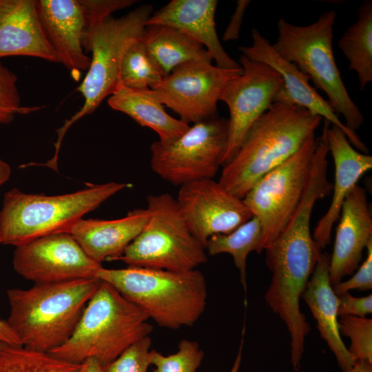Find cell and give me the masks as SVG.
<instances>
[{
	"instance_id": "8",
	"label": "cell",
	"mask_w": 372,
	"mask_h": 372,
	"mask_svg": "<svg viewBox=\"0 0 372 372\" xmlns=\"http://www.w3.org/2000/svg\"><path fill=\"white\" fill-rule=\"evenodd\" d=\"M147 203L145 227L116 260L173 271L193 270L207 262L205 247L189 229L176 198L154 194Z\"/></svg>"
},
{
	"instance_id": "15",
	"label": "cell",
	"mask_w": 372,
	"mask_h": 372,
	"mask_svg": "<svg viewBox=\"0 0 372 372\" xmlns=\"http://www.w3.org/2000/svg\"><path fill=\"white\" fill-rule=\"evenodd\" d=\"M252 43L240 46L241 54L249 59L260 61L276 70L283 79V86L276 95L273 102L286 101L320 116L330 125L340 128L350 143L360 152L368 154V148L356 132L349 130L340 119L327 100L323 99L309 84L310 78L293 63L282 58L272 44L256 28L251 31Z\"/></svg>"
},
{
	"instance_id": "7",
	"label": "cell",
	"mask_w": 372,
	"mask_h": 372,
	"mask_svg": "<svg viewBox=\"0 0 372 372\" xmlns=\"http://www.w3.org/2000/svg\"><path fill=\"white\" fill-rule=\"evenodd\" d=\"M152 12L150 4H144L120 18L110 16L84 31L83 49L92 53L87 74L76 89L84 103L80 110L57 130L55 157L68 128L83 116L94 112L106 97L114 93L119 83L122 59L128 48L143 37L146 21Z\"/></svg>"
},
{
	"instance_id": "16",
	"label": "cell",
	"mask_w": 372,
	"mask_h": 372,
	"mask_svg": "<svg viewBox=\"0 0 372 372\" xmlns=\"http://www.w3.org/2000/svg\"><path fill=\"white\" fill-rule=\"evenodd\" d=\"M36 6L44 34L60 63L79 81L90 64L82 45L85 17L79 1L37 0Z\"/></svg>"
},
{
	"instance_id": "21",
	"label": "cell",
	"mask_w": 372,
	"mask_h": 372,
	"mask_svg": "<svg viewBox=\"0 0 372 372\" xmlns=\"http://www.w3.org/2000/svg\"><path fill=\"white\" fill-rule=\"evenodd\" d=\"M147 209L138 208L121 218L113 220L80 219L69 229L85 253L94 261H114L145 227Z\"/></svg>"
},
{
	"instance_id": "26",
	"label": "cell",
	"mask_w": 372,
	"mask_h": 372,
	"mask_svg": "<svg viewBox=\"0 0 372 372\" xmlns=\"http://www.w3.org/2000/svg\"><path fill=\"white\" fill-rule=\"evenodd\" d=\"M262 226L258 219L253 216L234 231L228 234L211 236L207 241L205 249L208 255L215 256L222 253L232 256L234 264L240 271V282L247 291V258L253 251L260 254Z\"/></svg>"
},
{
	"instance_id": "14",
	"label": "cell",
	"mask_w": 372,
	"mask_h": 372,
	"mask_svg": "<svg viewBox=\"0 0 372 372\" xmlns=\"http://www.w3.org/2000/svg\"><path fill=\"white\" fill-rule=\"evenodd\" d=\"M176 199L189 229L205 247L211 236L230 233L254 216L242 199L213 178L181 185Z\"/></svg>"
},
{
	"instance_id": "17",
	"label": "cell",
	"mask_w": 372,
	"mask_h": 372,
	"mask_svg": "<svg viewBox=\"0 0 372 372\" xmlns=\"http://www.w3.org/2000/svg\"><path fill=\"white\" fill-rule=\"evenodd\" d=\"M339 218L329 260L332 286L358 268L363 251L372 240V216L364 187L356 185L351 189L343 202Z\"/></svg>"
},
{
	"instance_id": "36",
	"label": "cell",
	"mask_w": 372,
	"mask_h": 372,
	"mask_svg": "<svg viewBox=\"0 0 372 372\" xmlns=\"http://www.w3.org/2000/svg\"><path fill=\"white\" fill-rule=\"evenodd\" d=\"M250 1L247 0H238L236 2L235 10L223 35L224 41L238 39L244 13Z\"/></svg>"
},
{
	"instance_id": "33",
	"label": "cell",
	"mask_w": 372,
	"mask_h": 372,
	"mask_svg": "<svg viewBox=\"0 0 372 372\" xmlns=\"http://www.w3.org/2000/svg\"><path fill=\"white\" fill-rule=\"evenodd\" d=\"M85 17V30L110 16L112 13L133 5L134 0H79Z\"/></svg>"
},
{
	"instance_id": "29",
	"label": "cell",
	"mask_w": 372,
	"mask_h": 372,
	"mask_svg": "<svg viewBox=\"0 0 372 372\" xmlns=\"http://www.w3.org/2000/svg\"><path fill=\"white\" fill-rule=\"evenodd\" d=\"M150 363L155 366L152 372H196L204 358L197 342L182 340L178 351L163 355L153 349L149 351Z\"/></svg>"
},
{
	"instance_id": "32",
	"label": "cell",
	"mask_w": 372,
	"mask_h": 372,
	"mask_svg": "<svg viewBox=\"0 0 372 372\" xmlns=\"http://www.w3.org/2000/svg\"><path fill=\"white\" fill-rule=\"evenodd\" d=\"M152 339L147 336L127 347L117 358L103 366L104 372H147Z\"/></svg>"
},
{
	"instance_id": "27",
	"label": "cell",
	"mask_w": 372,
	"mask_h": 372,
	"mask_svg": "<svg viewBox=\"0 0 372 372\" xmlns=\"http://www.w3.org/2000/svg\"><path fill=\"white\" fill-rule=\"evenodd\" d=\"M81 364L23 346L0 344V372H79Z\"/></svg>"
},
{
	"instance_id": "20",
	"label": "cell",
	"mask_w": 372,
	"mask_h": 372,
	"mask_svg": "<svg viewBox=\"0 0 372 372\" xmlns=\"http://www.w3.org/2000/svg\"><path fill=\"white\" fill-rule=\"evenodd\" d=\"M11 56L60 63L44 34L35 0H0V59Z\"/></svg>"
},
{
	"instance_id": "18",
	"label": "cell",
	"mask_w": 372,
	"mask_h": 372,
	"mask_svg": "<svg viewBox=\"0 0 372 372\" xmlns=\"http://www.w3.org/2000/svg\"><path fill=\"white\" fill-rule=\"evenodd\" d=\"M324 125L329 153L334 162L335 178L331 204L312 235L321 249L330 242L333 226L339 219L347 195L358 185L359 179L372 168V156L353 147L340 128L330 125L325 120Z\"/></svg>"
},
{
	"instance_id": "4",
	"label": "cell",
	"mask_w": 372,
	"mask_h": 372,
	"mask_svg": "<svg viewBox=\"0 0 372 372\" xmlns=\"http://www.w3.org/2000/svg\"><path fill=\"white\" fill-rule=\"evenodd\" d=\"M149 319L112 285L101 280L70 338L49 353L74 364L92 358L104 366L149 336L153 327Z\"/></svg>"
},
{
	"instance_id": "6",
	"label": "cell",
	"mask_w": 372,
	"mask_h": 372,
	"mask_svg": "<svg viewBox=\"0 0 372 372\" xmlns=\"http://www.w3.org/2000/svg\"><path fill=\"white\" fill-rule=\"evenodd\" d=\"M335 18L336 12L329 10L307 25H296L280 19L278 37L272 46L327 94L334 111L344 117L345 126L355 132L364 116L351 99L335 60L332 41Z\"/></svg>"
},
{
	"instance_id": "35",
	"label": "cell",
	"mask_w": 372,
	"mask_h": 372,
	"mask_svg": "<svg viewBox=\"0 0 372 372\" xmlns=\"http://www.w3.org/2000/svg\"><path fill=\"white\" fill-rule=\"evenodd\" d=\"M338 296V316L366 317L372 313V295L354 297L349 292Z\"/></svg>"
},
{
	"instance_id": "13",
	"label": "cell",
	"mask_w": 372,
	"mask_h": 372,
	"mask_svg": "<svg viewBox=\"0 0 372 372\" xmlns=\"http://www.w3.org/2000/svg\"><path fill=\"white\" fill-rule=\"evenodd\" d=\"M15 247L14 270L34 284L94 278L103 267L68 232L45 236Z\"/></svg>"
},
{
	"instance_id": "9",
	"label": "cell",
	"mask_w": 372,
	"mask_h": 372,
	"mask_svg": "<svg viewBox=\"0 0 372 372\" xmlns=\"http://www.w3.org/2000/svg\"><path fill=\"white\" fill-rule=\"evenodd\" d=\"M317 145L311 135L287 161L258 180L242 198L262 226L265 250L283 230L305 191Z\"/></svg>"
},
{
	"instance_id": "2",
	"label": "cell",
	"mask_w": 372,
	"mask_h": 372,
	"mask_svg": "<svg viewBox=\"0 0 372 372\" xmlns=\"http://www.w3.org/2000/svg\"><path fill=\"white\" fill-rule=\"evenodd\" d=\"M101 282L94 278L8 289L6 322L22 346L50 352L70 338Z\"/></svg>"
},
{
	"instance_id": "28",
	"label": "cell",
	"mask_w": 372,
	"mask_h": 372,
	"mask_svg": "<svg viewBox=\"0 0 372 372\" xmlns=\"http://www.w3.org/2000/svg\"><path fill=\"white\" fill-rule=\"evenodd\" d=\"M163 78L158 67L146 48L143 37L134 42L122 59L118 83L132 89H154Z\"/></svg>"
},
{
	"instance_id": "1",
	"label": "cell",
	"mask_w": 372,
	"mask_h": 372,
	"mask_svg": "<svg viewBox=\"0 0 372 372\" xmlns=\"http://www.w3.org/2000/svg\"><path fill=\"white\" fill-rule=\"evenodd\" d=\"M322 120L295 104L273 102L247 132L218 182L242 199L258 180L294 154Z\"/></svg>"
},
{
	"instance_id": "41",
	"label": "cell",
	"mask_w": 372,
	"mask_h": 372,
	"mask_svg": "<svg viewBox=\"0 0 372 372\" xmlns=\"http://www.w3.org/2000/svg\"><path fill=\"white\" fill-rule=\"evenodd\" d=\"M242 344H243V339H242L238 355L236 358L233 366L231 367V371L229 372H238V370L241 364V360H242Z\"/></svg>"
},
{
	"instance_id": "12",
	"label": "cell",
	"mask_w": 372,
	"mask_h": 372,
	"mask_svg": "<svg viewBox=\"0 0 372 372\" xmlns=\"http://www.w3.org/2000/svg\"><path fill=\"white\" fill-rule=\"evenodd\" d=\"M242 73V67L224 69L211 62L191 61L175 68L154 90L180 121L194 124L218 117L222 91Z\"/></svg>"
},
{
	"instance_id": "11",
	"label": "cell",
	"mask_w": 372,
	"mask_h": 372,
	"mask_svg": "<svg viewBox=\"0 0 372 372\" xmlns=\"http://www.w3.org/2000/svg\"><path fill=\"white\" fill-rule=\"evenodd\" d=\"M239 63L242 73L227 83L219 97L229 111L223 167L234 157L247 132L273 103L284 83L281 75L265 63L241 54Z\"/></svg>"
},
{
	"instance_id": "30",
	"label": "cell",
	"mask_w": 372,
	"mask_h": 372,
	"mask_svg": "<svg viewBox=\"0 0 372 372\" xmlns=\"http://www.w3.org/2000/svg\"><path fill=\"white\" fill-rule=\"evenodd\" d=\"M340 335L350 338L348 351L355 360L372 363V320L366 317L340 316Z\"/></svg>"
},
{
	"instance_id": "40",
	"label": "cell",
	"mask_w": 372,
	"mask_h": 372,
	"mask_svg": "<svg viewBox=\"0 0 372 372\" xmlns=\"http://www.w3.org/2000/svg\"><path fill=\"white\" fill-rule=\"evenodd\" d=\"M347 372H372V363L365 361L355 362L353 367Z\"/></svg>"
},
{
	"instance_id": "34",
	"label": "cell",
	"mask_w": 372,
	"mask_h": 372,
	"mask_svg": "<svg viewBox=\"0 0 372 372\" xmlns=\"http://www.w3.org/2000/svg\"><path fill=\"white\" fill-rule=\"evenodd\" d=\"M366 257L351 278L332 286L337 296H340L351 289L369 290L372 288V240L366 248Z\"/></svg>"
},
{
	"instance_id": "10",
	"label": "cell",
	"mask_w": 372,
	"mask_h": 372,
	"mask_svg": "<svg viewBox=\"0 0 372 372\" xmlns=\"http://www.w3.org/2000/svg\"><path fill=\"white\" fill-rule=\"evenodd\" d=\"M228 119L218 116L189 126L168 143L154 141L150 146L152 171L175 185L213 178L220 166L227 135Z\"/></svg>"
},
{
	"instance_id": "3",
	"label": "cell",
	"mask_w": 372,
	"mask_h": 372,
	"mask_svg": "<svg viewBox=\"0 0 372 372\" xmlns=\"http://www.w3.org/2000/svg\"><path fill=\"white\" fill-rule=\"evenodd\" d=\"M96 278L112 285L162 327H192L205 309V278L196 269L173 271L134 266L101 267Z\"/></svg>"
},
{
	"instance_id": "22",
	"label": "cell",
	"mask_w": 372,
	"mask_h": 372,
	"mask_svg": "<svg viewBox=\"0 0 372 372\" xmlns=\"http://www.w3.org/2000/svg\"><path fill=\"white\" fill-rule=\"evenodd\" d=\"M330 255L321 254L302 296L317 322L320 337L333 353L343 372L350 370L355 360L344 344L338 328V296L329 278Z\"/></svg>"
},
{
	"instance_id": "31",
	"label": "cell",
	"mask_w": 372,
	"mask_h": 372,
	"mask_svg": "<svg viewBox=\"0 0 372 372\" xmlns=\"http://www.w3.org/2000/svg\"><path fill=\"white\" fill-rule=\"evenodd\" d=\"M17 76L0 61V124H9L17 114H27L42 106H23L17 86Z\"/></svg>"
},
{
	"instance_id": "23",
	"label": "cell",
	"mask_w": 372,
	"mask_h": 372,
	"mask_svg": "<svg viewBox=\"0 0 372 372\" xmlns=\"http://www.w3.org/2000/svg\"><path fill=\"white\" fill-rule=\"evenodd\" d=\"M109 106L123 112L143 127L155 131L159 141H174L189 127L167 113L156 91L152 88L132 89L118 85L107 100Z\"/></svg>"
},
{
	"instance_id": "43",
	"label": "cell",
	"mask_w": 372,
	"mask_h": 372,
	"mask_svg": "<svg viewBox=\"0 0 372 372\" xmlns=\"http://www.w3.org/2000/svg\"><path fill=\"white\" fill-rule=\"evenodd\" d=\"M2 342H2V341L1 340V339H0V344H1Z\"/></svg>"
},
{
	"instance_id": "38",
	"label": "cell",
	"mask_w": 372,
	"mask_h": 372,
	"mask_svg": "<svg viewBox=\"0 0 372 372\" xmlns=\"http://www.w3.org/2000/svg\"><path fill=\"white\" fill-rule=\"evenodd\" d=\"M79 372H104L103 366L95 358H88L81 364Z\"/></svg>"
},
{
	"instance_id": "19",
	"label": "cell",
	"mask_w": 372,
	"mask_h": 372,
	"mask_svg": "<svg viewBox=\"0 0 372 372\" xmlns=\"http://www.w3.org/2000/svg\"><path fill=\"white\" fill-rule=\"evenodd\" d=\"M217 3L216 0H173L152 14L146 25L176 28L202 44L218 67L240 68L225 51L218 39L215 23Z\"/></svg>"
},
{
	"instance_id": "39",
	"label": "cell",
	"mask_w": 372,
	"mask_h": 372,
	"mask_svg": "<svg viewBox=\"0 0 372 372\" xmlns=\"http://www.w3.org/2000/svg\"><path fill=\"white\" fill-rule=\"evenodd\" d=\"M10 173L8 163L0 158V187L9 179Z\"/></svg>"
},
{
	"instance_id": "42",
	"label": "cell",
	"mask_w": 372,
	"mask_h": 372,
	"mask_svg": "<svg viewBox=\"0 0 372 372\" xmlns=\"http://www.w3.org/2000/svg\"><path fill=\"white\" fill-rule=\"evenodd\" d=\"M2 244V240H1V231H0V245Z\"/></svg>"
},
{
	"instance_id": "37",
	"label": "cell",
	"mask_w": 372,
	"mask_h": 372,
	"mask_svg": "<svg viewBox=\"0 0 372 372\" xmlns=\"http://www.w3.org/2000/svg\"><path fill=\"white\" fill-rule=\"evenodd\" d=\"M0 339L1 340L8 344L14 346H22L12 333L6 320L0 319Z\"/></svg>"
},
{
	"instance_id": "24",
	"label": "cell",
	"mask_w": 372,
	"mask_h": 372,
	"mask_svg": "<svg viewBox=\"0 0 372 372\" xmlns=\"http://www.w3.org/2000/svg\"><path fill=\"white\" fill-rule=\"evenodd\" d=\"M143 40L163 77L187 62L213 61L202 44L169 26L146 25Z\"/></svg>"
},
{
	"instance_id": "5",
	"label": "cell",
	"mask_w": 372,
	"mask_h": 372,
	"mask_svg": "<svg viewBox=\"0 0 372 372\" xmlns=\"http://www.w3.org/2000/svg\"><path fill=\"white\" fill-rule=\"evenodd\" d=\"M127 184L109 182L75 192L46 196L13 188L3 197L0 211L2 244L14 247L69 229L83 216Z\"/></svg>"
},
{
	"instance_id": "25",
	"label": "cell",
	"mask_w": 372,
	"mask_h": 372,
	"mask_svg": "<svg viewBox=\"0 0 372 372\" xmlns=\"http://www.w3.org/2000/svg\"><path fill=\"white\" fill-rule=\"evenodd\" d=\"M358 19L344 32L338 47L349 63V69L358 76L363 91L372 81V1H364L358 8Z\"/></svg>"
}]
</instances>
